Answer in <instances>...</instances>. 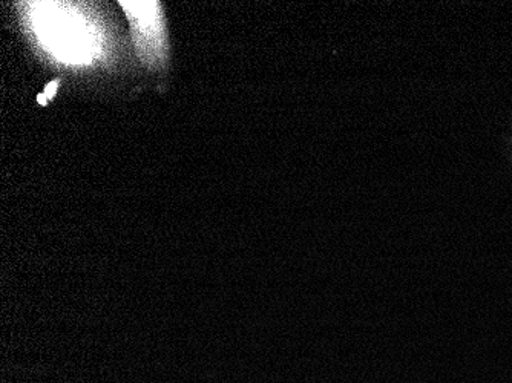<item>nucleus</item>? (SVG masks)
<instances>
[{
	"mask_svg": "<svg viewBox=\"0 0 512 383\" xmlns=\"http://www.w3.org/2000/svg\"><path fill=\"white\" fill-rule=\"evenodd\" d=\"M27 5L28 27L46 53L57 62L88 65L102 53V34L83 7L65 2Z\"/></svg>",
	"mask_w": 512,
	"mask_h": 383,
	"instance_id": "obj_1",
	"label": "nucleus"
},
{
	"mask_svg": "<svg viewBox=\"0 0 512 383\" xmlns=\"http://www.w3.org/2000/svg\"><path fill=\"white\" fill-rule=\"evenodd\" d=\"M128 14L138 53L148 63H157L165 57L166 42L163 16L157 2H122Z\"/></svg>",
	"mask_w": 512,
	"mask_h": 383,
	"instance_id": "obj_2",
	"label": "nucleus"
}]
</instances>
